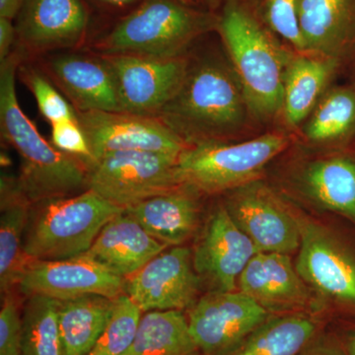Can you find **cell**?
<instances>
[{"mask_svg":"<svg viewBox=\"0 0 355 355\" xmlns=\"http://www.w3.org/2000/svg\"><path fill=\"white\" fill-rule=\"evenodd\" d=\"M23 62L13 51L0 62V132L20 157L18 190L31 205L78 195L88 190V166L55 148L21 108L16 78Z\"/></svg>","mask_w":355,"mask_h":355,"instance_id":"obj_1","label":"cell"},{"mask_svg":"<svg viewBox=\"0 0 355 355\" xmlns=\"http://www.w3.org/2000/svg\"><path fill=\"white\" fill-rule=\"evenodd\" d=\"M249 112L232 65L207 55L191 58L183 85L157 118L187 144H195L234 137Z\"/></svg>","mask_w":355,"mask_h":355,"instance_id":"obj_2","label":"cell"},{"mask_svg":"<svg viewBox=\"0 0 355 355\" xmlns=\"http://www.w3.org/2000/svg\"><path fill=\"white\" fill-rule=\"evenodd\" d=\"M219 19L187 0H142L98 36L89 51L162 58L187 55L198 38L218 29Z\"/></svg>","mask_w":355,"mask_h":355,"instance_id":"obj_3","label":"cell"},{"mask_svg":"<svg viewBox=\"0 0 355 355\" xmlns=\"http://www.w3.org/2000/svg\"><path fill=\"white\" fill-rule=\"evenodd\" d=\"M218 29L239 79L250 113L261 120L284 108V81L291 55L246 9L228 0Z\"/></svg>","mask_w":355,"mask_h":355,"instance_id":"obj_4","label":"cell"},{"mask_svg":"<svg viewBox=\"0 0 355 355\" xmlns=\"http://www.w3.org/2000/svg\"><path fill=\"white\" fill-rule=\"evenodd\" d=\"M125 210L86 190L32 203L24 234L33 261H58L85 254L110 219Z\"/></svg>","mask_w":355,"mask_h":355,"instance_id":"obj_5","label":"cell"},{"mask_svg":"<svg viewBox=\"0 0 355 355\" xmlns=\"http://www.w3.org/2000/svg\"><path fill=\"white\" fill-rule=\"evenodd\" d=\"M291 144L286 135L268 133L240 144H189L179 157L182 183L202 195H217L254 183L266 165Z\"/></svg>","mask_w":355,"mask_h":355,"instance_id":"obj_6","label":"cell"},{"mask_svg":"<svg viewBox=\"0 0 355 355\" xmlns=\"http://www.w3.org/2000/svg\"><path fill=\"white\" fill-rule=\"evenodd\" d=\"M180 156L125 151L97 159L88 169V190L121 209L184 186Z\"/></svg>","mask_w":355,"mask_h":355,"instance_id":"obj_7","label":"cell"},{"mask_svg":"<svg viewBox=\"0 0 355 355\" xmlns=\"http://www.w3.org/2000/svg\"><path fill=\"white\" fill-rule=\"evenodd\" d=\"M113 74L120 112L157 116L179 92L190 67L189 53L178 57L101 55Z\"/></svg>","mask_w":355,"mask_h":355,"instance_id":"obj_8","label":"cell"},{"mask_svg":"<svg viewBox=\"0 0 355 355\" xmlns=\"http://www.w3.org/2000/svg\"><path fill=\"white\" fill-rule=\"evenodd\" d=\"M16 51L24 62L83 50L89 11L83 0H25L15 18Z\"/></svg>","mask_w":355,"mask_h":355,"instance_id":"obj_9","label":"cell"},{"mask_svg":"<svg viewBox=\"0 0 355 355\" xmlns=\"http://www.w3.org/2000/svg\"><path fill=\"white\" fill-rule=\"evenodd\" d=\"M268 314L241 291H214L193 304L188 321L202 355H231L268 320Z\"/></svg>","mask_w":355,"mask_h":355,"instance_id":"obj_10","label":"cell"},{"mask_svg":"<svg viewBox=\"0 0 355 355\" xmlns=\"http://www.w3.org/2000/svg\"><path fill=\"white\" fill-rule=\"evenodd\" d=\"M94 160L125 151L180 156L189 144L157 116L118 111L77 113Z\"/></svg>","mask_w":355,"mask_h":355,"instance_id":"obj_11","label":"cell"},{"mask_svg":"<svg viewBox=\"0 0 355 355\" xmlns=\"http://www.w3.org/2000/svg\"><path fill=\"white\" fill-rule=\"evenodd\" d=\"M200 282L191 250L174 246L128 277L125 292L144 313L183 311L197 302Z\"/></svg>","mask_w":355,"mask_h":355,"instance_id":"obj_12","label":"cell"},{"mask_svg":"<svg viewBox=\"0 0 355 355\" xmlns=\"http://www.w3.org/2000/svg\"><path fill=\"white\" fill-rule=\"evenodd\" d=\"M32 62L55 84L76 113L120 112L113 74L101 55L89 50L65 51Z\"/></svg>","mask_w":355,"mask_h":355,"instance_id":"obj_13","label":"cell"},{"mask_svg":"<svg viewBox=\"0 0 355 355\" xmlns=\"http://www.w3.org/2000/svg\"><path fill=\"white\" fill-rule=\"evenodd\" d=\"M296 270L305 284L343 304L355 306V258L323 226L298 219Z\"/></svg>","mask_w":355,"mask_h":355,"instance_id":"obj_14","label":"cell"},{"mask_svg":"<svg viewBox=\"0 0 355 355\" xmlns=\"http://www.w3.org/2000/svg\"><path fill=\"white\" fill-rule=\"evenodd\" d=\"M125 288V279L83 257L32 261L16 287L26 298L41 295L58 301L86 295L116 299Z\"/></svg>","mask_w":355,"mask_h":355,"instance_id":"obj_15","label":"cell"},{"mask_svg":"<svg viewBox=\"0 0 355 355\" xmlns=\"http://www.w3.org/2000/svg\"><path fill=\"white\" fill-rule=\"evenodd\" d=\"M234 191L226 209L259 253L288 254L299 249L298 219L268 189L254 182Z\"/></svg>","mask_w":355,"mask_h":355,"instance_id":"obj_16","label":"cell"},{"mask_svg":"<svg viewBox=\"0 0 355 355\" xmlns=\"http://www.w3.org/2000/svg\"><path fill=\"white\" fill-rule=\"evenodd\" d=\"M258 253L225 205H218L193 250V266L200 279L209 282L214 291H235L243 270Z\"/></svg>","mask_w":355,"mask_h":355,"instance_id":"obj_17","label":"cell"},{"mask_svg":"<svg viewBox=\"0 0 355 355\" xmlns=\"http://www.w3.org/2000/svg\"><path fill=\"white\" fill-rule=\"evenodd\" d=\"M125 210L110 219L83 258L127 279L167 249Z\"/></svg>","mask_w":355,"mask_h":355,"instance_id":"obj_18","label":"cell"},{"mask_svg":"<svg viewBox=\"0 0 355 355\" xmlns=\"http://www.w3.org/2000/svg\"><path fill=\"white\" fill-rule=\"evenodd\" d=\"M239 291L268 312H286L305 307L309 291L288 254H254L238 279Z\"/></svg>","mask_w":355,"mask_h":355,"instance_id":"obj_19","label":"cell"},{"mask_svg":"<svg viewBox=\"0 0 355 355\" xmlns=\"http://www.w3.org/2000/svg\"><path fill=\"white\" fill-rule=\"evenodd\" d=\"M200 196L195 189L184 184L125 210L159 242L166 246H181L197 230Z\"/></svg>","mask_w":355,"mask_h":355,"instance_id":"obj_20","label":"cell"},{"mask_svg":"<svg viewBox=\"0 0 355 355\" xmlns=\"http://www.w3.org/2000/svg\"><path fill=\"white\" fill-rule=\"evenodd\" d=\"M306 53L336 58L355 46V0H299Z\"/></svg>","mask_w":355,"mask_h":355,"instance_id":"obj_21","label":"cell"},{"mask_svg":"<svg viewBox=\"0 0 355 355\" xmlns=\"http://www.w3.org/2000/svg\"><path fill=\"white\" fill-rule=\"evenodd\" d=\"M0 198V291L1 297L17 287L32 261L24 249L26 224L31 203L18 190L16 178L1 177Z\"/></svg>","mask_w":355,"mask_h":355,"instance_id":"obj_22","label":"cell"},{"mask_svg":"<svg viewBox=\"0 0 355 355\" xmlns=\"http://www.w3.org/2000/svg\"><path fill=\"white\" fill-rule=\"evenodd\" d=\"M114 299L101 295L58 301V324L64 355H88L108 324Z\"/></svg>","mask_w":355,"mask_h":355,"instance_id":"obj_23","label":"cell"},{"mask_svg":"<svg viewBox=\"0 0 355 355\" xmlns=\"http://www.w3.org/2000/svg\"><path fill=\"white\" fill-rule=\"evenodd\" d=\"M336 65L335 60L314 55L291 58L284 81L282 108L288 125H299L316 108Z\"/></svg>","mask_w":355,"mask_h":355,"instance_id":"obj_24","label":"cell"},{"mask_svg":"<svg viewBox=\"0 0 355 355\" xmlns=\"http://www.w3.org/2000/svg\"><path fill=\"white\" fill-rule=\"evenodd\" d=\"M123 355H202L183 311H150L142 315L132 347Z\"/></svg>","mask_w":355,"mask_h":355,"instance_id":"obj_25","label":"cell"},{"mask_svg":"<svg viewBox=\"0 0 355 355\" xmlns=\"http://www.w3.org/2000/svg\"><path fill=\"white\" fill-rule=\"evenodd\" d=\"M307 193L324 209L343 214L355 223V163L330 158L311 163L303 175Z\"/></svg>","mask_w":355,"mask_h":355,"instance_id":"obj_26","label":"cell"},{"mask_svg":"<svg viewBox=\"0 0 355 355\" xmlns=\"http://www.w3.org/2000/svg\"><path fill=\"white\" fill-rule=\"evenodd\" d=\"M316 330V324L303 315L268 319L231 355H300Z\"/></svg>","mask_w":355,"mask_h":355,"instance_id":"obj_27","label":"cell"},{"mask_svg":"<svg viewBox=\"0 0 355 355\" xmlns=\"http://www.w3.org/2000/svg\"><path fill=\"white\" fill-rule=\"evenodd\" d=\"M22 345L24 355H64L58 300L41 295L26 299L22 310Z\"/></svg>","mask_w":355,"mask_h":355,"instance_id":"obj_28","label":"cell"},{"mask_svg":"<svg viewBox=\"0 0 355 355\" xmlns=\"http://www.w3.org/2000/svg\"><path fill=\"white\" fill-rule=\"evenodd\" d=\"M355 128V93L336 89L317 105L305 128L315 144H329L347 137Z\"/></svg>","mask_w":355,"mask_h":355,"instance_id":"obj_29","label":"cell"},{"mask_svg":"<svg viewBox=\"0 0 355 355\" xmlns=\"http://www.w3.org/2000/svg\"><path fill=\"white\" fill-rule=\"evenodd\" d=\"M142 313L125 292L114 299L108 324L88 355L125 354L135 342Z\"/></svg>","mask_w":355,"mask_h":355,"instance_id":"obj_30","label":"cell"},{"mask_svg":"<svg viewBox=\"0 0 355 355\" xmlns=\"http://www.w3.org/2000/svg\"><path fill=\"white\" fill-rule=\"evenodd\" d=\"M17 77L34 96L40 113L50 125L77 120L76 110L36 62H23L18 69Z\"/></svg>","mask_w":355,"mask_h":355,"instance_id":"obj_31","label":"cell"},{"mask_svg":"<svg viewBox=\"0 0 355 355\" xmlns=\"http://www.w3.org/2000/svg\"><path fill=\"white\" fill-rule=\"evenodd\" d=\"M299 0H266L265 16L272 31L300 53H306L298 16Z\"/></svg>","mask_w":355,"mask_h":355,"instance_id":"obj_32","label":"cell"},{"mask_svg":"<svg viewBox=\"0 0 355 355\" xmlns=\"http://www.w3.org/2000/svg\"><path fill=\"white\" fill-rule=\"evenodd\" d=\"M0 355H24L22 345V313L13 291L1 297Z\"/></svg>","mask_w":355,"mask_h":355,"instance_id":"obj_33","label":"cell"},{"mask_svg":"<svg viewBox=\"0 0 355 355\" xmlns=\"http://www.w3.org/2000/svg\"><path fill=\"white\" fill-rule=\"evenodd\" d=\"M51 127V142L53 146L62 153L81 159L89 169L95 160L78 120L60 121Z\"/></svg>","mask_w":355,"mask_h":355,"instance_id":"obj_34","label":"cell"},{"mask_svg":"<svg viewBox=\"0 0 355 355\" xmlns=\"http://www.w3.org/2000/svg\"><path fill=\"white\" fill-rule=\"evenodd\" d=\"M300 355H349L347 349L336 342L333 338L327 336L313 338L309 345L305 347Z\"/></svg>","mask_w":355,"mask_h":355,"instance_id":"obj_35","label":"cell"},{"mask_svg":"<svg viewBox=\"0 0 355 355\" xmlns=\"http://www.w3.org/2000/svg\"><path fill=\"white\" fill-rule=\"evenodd\" d=\"M16 44V29L13 20L0 17V62L10 57Z\"/></svg>","mask_w":355,"mask_h":355,"instance_id":"obj_36","label":"cell"},{"mask_svg":"<svg viewBox=\"0 0 355 355\" xmlns=\"http://www.w3.org/2000/svg\"><path fill=\"white\" fill-rule=\"evenodd\" d=\"M25 0H0V17L15 20Z\"/></svg>","mask_w":355,"mask_h":355,"instance_id":"obj_37","label":"cell"},{"mask_svg":"<svg viewBox=\"0 0 355 355\" xmlns=\"http://www.w3.org/2000/svg\"><path fill=\"white\" fill-rule=\"evenodd\" d=\"M93 1L108 8L121 9L132 4L139 3L142 0H93ZM187 1L193 2V0H187Z\"/></svg>","mask_w":355,"mask_h":355,"instance_id":"obj_38","label":"cell"},{"mask_svg":"<svg viewBox=\"0 0 355 355\" xmlns=\"http://www.w3.org/2000/svg\"><path fill=\"white\" fill-rule=\"evenodd\" d=\"M345 349H347V354L355 355V334L349 336Z\"/></svg>","mask_w":355,"mask_h":355,"instance_id":"obj_39","label":"cell"},{"mask_svg":"<svg viewBox=\"0 0 355 355\" xmlns=\"http://www.w3.org/2000/svg\"><path fill=\"white\" fill-rule=\"evenodd\" d=\"M203 2H205V3L207 4L209 7H216L218 6L219 3L222 1V0H202ZM228 0H226V2H227Z\"/></svg>","mask_w":355,"mask_h":355,"instance_id":"obj_40","label":"cell"}]
</instances>
